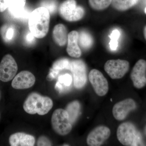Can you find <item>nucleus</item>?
Listing matches in <instances>:
<instances>
[{"mask_svg": "<svg viewBox=\"0 0 146 146\" xmlns=\"http://www.w3.org/2000/svg\"><path fill=\"white\" fill-rule=\"evenodd\" d=\"M50 22V13L44 7L34 9L29 16L30 31L35 38L42 39L47 35Z\"/></svg>", "mask_w": 146, "mask_h": 146, "instance_id": "obj_1", "label": "nucleus"}, {"mask_svg": "<svg viewBox=\"0 0 146 146\" xmlns=\"http://www.w3.org/2000/svg\"><path fill=\"white\" fill-rule=\"evenodd\" d=\"M53 105V103L50 98L43 96L36 93H32L25 101L23 108L27 113L30 115L37 113L39 115H44L49 112Z\"/></svg>", "mask_w": 146, "mask_h": 146, "instance_id": "obj_2", "label": "nucleus"}, {"mask_svg": "<svg viewBox=\"0 0 146 146\" xmlns=\"http://www.w3.org/2000/svg\"><path fill=\"white\" fill-rule=\"evenodd\" d=\"M117 134L118 140L123 145H143L141 133L131 123L125 122L120 124Z\"/></svg>", "mask_w": 146, "mask_h": 146, "instance_id": "obj_3", "label": "nucleus"}, {"mask_svg": "<svg viewBox=\"0 0 146 146\" xmlns=\"http://www.w3.org/2000/svg\"><path fill=\"white\" fill-rule=\"evenodd\" d=\"M61 18L68 22H76L81 20L85 14L83 7L77 5L76 0H65L58 9Z\"/></svg>", "mask_w": 146, "mask_h": 146, "instance_id": "obj_4", "label": "nucleus"}, {"mask_svg": "<svg viewBox=\"0 0 146 146\" xmlns=\"http://www.w3.org/2000/svg\"><path fill=\"white\" fill-rule=\"evenodd\" d=\"M51 124L55 132L60 136L68 135L72 128L68 112L62 108L56 110L53 113Z\"/></svg>", "mask_w": 146, "mask_h": 146, "instance_id": "obj_5", "label": "nucleus"}, {"mask_svg": "<svg viewBox=\"0 0 146 146\" xmlns=\"http://www.w3.org/2000/svg\"><path fill=\"white\" fill-rule=\"evenodd\" d=\"M104 70L112 79H119L123 78L127 73L129 63L127 60L117 59L109 60L105 64Z\"/></svg>", "mask_w": 146, "mask_h": 146, "instance_id": "obj_6", "label": "nucleus"}, {"mask_svg": "<svg viewBox=\"0 0 146 146\" xmlns=\"http://www.w3.org/2000/svg\"><path fill=\"white\" fill-rule=\"evenodd\" d=\"M18 70L16 60L11 55L5 56L0 63V80L8 82L16 75Z\"/></svg>", "mask_w": 146, "mask_h": 146, "instance_id": "obj_7", "label": "nucleus"}, {"mask_svg": "<svg viewBox=\"0 0 146 146\" xmlns=\"http://www.w3.org/2000/svg\"><path fill=\"white\" fill-rule=\"evenodd\" d=\"M70 71L75 87L78 89L83 87L87 81L86 67L84 62L81 60H72Z\"/></svg>", "mask_w": 146, "mask_h": 146, "instance_id": "obj_8", "label": "nucleus"}, {"mask_svg": "<svg viewBox=\"0 0 146 146\" xmlns=\"http://www.w3.org/2000/svg\"><path fill=\"white\" fill-rule=\"evenodd\" d=\"M89 79L98 96H104L107 94L109 89L108 82L101 72L96 69H93L89 73Z\"/></svg>", "mask_w": 146, "mask_h": 146, "instance_id": "obj_9", "label": "nucleus"}, {"mask_svg": "<svg viewBox=\"0 0 146 146\" xmlns=\"http://www.w3.org/2000/svg\"><path fill=\"white\" fill-rule=\"evenodd\" d=\"M26 3V0H0V12L8 9L13 17L23 18L26 14L25 9Z\"/></svg>", "mask_w": 146, "mask_h": 146, "instance_id": "obj_10", "label": "nucleus"}, {"mask_svg": "<svg viewBox=\"0 0 146 146\" xmlns=\"http://www.w3.org/2000/svg\"><path fill=\"white\" fill-rule=\"evenodd\" d=\"M110 130L109 128L101 125L95 128L88 134L86 143L90 146L101 145L110 136Z\"/></svg>", "mask_w": 146, "mask_h": 146, "instance_id": "obj_11", "label": "nucleus"}, {"mask_svg": "<svg viewBox=\"0 0 146 146\" xmlns=\"http://www.w3.org/2000/svg\"><path fill=\"white\" fill-rule=\"evenodd\" d=\"M131 78L134 87L141 89L146 84V61L140 59L136 62L131 73Z\"/></svg>", "mask_w": 146, "mask_h": 146, "instance_id": "obj_12", "label": "nucleus"}, {"mask_svg": "<svg viewBox=\"0 0 146 146\" xmlns=\"http://www.w3.org/2000/svg\"><path fill=\"white\" fill-rule=\"evenodd\" d=\"M136 104L134 100L126 99L117 103L112 109V114L116 120L122 121L125 119L129 112L136 109Z\"/></svg>", "mask_w": 146, "mask_h": 146, "instance_id": "obj_13", "label": "nucleus"}, {"mask_svg": "<svg viewBox=\"0 0 146 146\" xmlns=\"http://www.w3.org/2000/svg\"><path fill=\"white\" fill-rule=\"evenodd\" d=\"M35 82V76L32 73L28 71H23L15 76L11 86L16 89H27L33 86Z\"/></svg>", "mask_w": 146, "mask_h": 146, "instance_id": "obj_14", "label": "nucleus"}, {"mask_svg": "<svg viewBox=\"0 0 146 146\" xmlns=\"http://www.w3.org/2000/svg\"><path fill=\"white\" fill-rule=\"evenodd\" d=\"M35 141L34 136L23 132L13 133L9 138V143L11 146H33Z\"/></svg>", "mask_w": 146, "mask_h": 146, "instance_id": "obj_15", "label": "nucleus"}, {"mask_svg": "<svg viewBox=\"0 0 146 146\" xmlns=\"http://www.w3.org/2000/svg\"><path fill=\"white\" fill-rule=\"evenodd\" d=\"M79 33L76 31H73L68 34V46L67 52L72 57L79 58L81 56L82 52L78 45Z\"/></svg>", "mask_w": 146, "mask_h": 146, "instance_id": "obj_16", "label": "nucleus"}, {"mask_svg": "<svg viewBox=\"0 0 146 146\" xmlns=\"http://www.w3.org/2000/svg\"><path fill=\"white\" fill-rule=\"evenodd\" d=\"M68 31L62 24H58L53 30L52 36L55 43L60 46H63L68 42Z\"/></svg>", "mask_w": 146, "mask_h": 146, "instance_id": "obj_17", "label": "nucleus"}, {"mask_svg": "<svg viewBox=\"0 0 146 146\" xmlns=\"http://www.w3.org/2000/svg\"><path fill=\"white\" fill-rule=\"evenodd\" d=\"M72 80V77L70 74L62 75L58 77L55 88L60 93L68 90L70 87Z\"/></svg>", "mask_w": 146, "mask_h": 146, "instance_id": "obj_18", "label": "nucleus"}, {"mask_svg": "<svg viewBox=\"0 0 146 146\" xmlns=\"http://www.w3.org/2000/svg\"><path fill=\"white\" fill-rule=\"evenodd\" d=\"M65 110L68 112L70 121L72 125L78 117L80 112V103L78 101L71 102L68 105Z\"/></svg>", "mask_w": 146, "mask_h": 146, "instance_id": "obj_19", "label": "nucleus"}, {"mask_svg": "<svg viewBox=\"0 0 146 146\" xmlns=\"http://www.w3.org/2000/svg\"><path fill=\"white\" fill-rule=\"evenodd\" d=\"M140 0H112V6L116 10L125 11L137 4Z\"/></svg>", "mask_w": 146, "mask_h": 146, "instance_id": "obj_20", "label": "nucleus"}, {"mask_svg": "<svg viewBox=\"0 0 146 146\" xmlns=\"http://www.w3.org/2000/svg\"><path fill=\"white\" fill-rule=\"evenodd\" d=\"M78 42L79 44L84 49H88L93 44L92 36L88 33L82 31L79 34Z\"/></svg>", "mask_w": 146, "mask_h": 146, "instance_id": "obj_21", "label": "nucleus"}, {"mask_svg": "<svg viewBox=\"0 0 146 146\" xmlns=\"http://www.w3.org/2000/svg\"><path fill=\"white\" fill-rule=\"evenodd\" d=\"M112 2V0H89V4L91 8L98 11L107 8Z\"/></svg>", "mask_w": 146, "mask_h": 146, "instance_id": "obj_22", "label": "nucleus"}, {"mask_svg": "<svg viewBox=\"0 0 146 146\" xmlns=\"http://www.w3.org/2000/svg\"><path fill=\"white\" fill-rule=\"evenodd\" d=\"M71 61L68 58H62L56 61L52 65V68L58 71L70 70Z\"/></svg>", "mask_w": 146, "mask_h": 146, "instance_id": "obj_23", "label": "nucleus"}, {"mask_svg": "<svg viewBox=\"0 0 146 146\" xmlns=\"http://www.w3.org/2000/svg\"><path fill=\"white\" fill-rule=\"evenodd\" d=\"M120 35L119 31L117 29H115L112 31L110 35L111 41L109 44L110 49L112 50H115L118 47V40Z\"/></svg>", "mask_w": 146, "mask_h": 146, "instance_id": "obj_24", "label": "nucleus"}, {"mask_svg": "<svg viewBox=\"0 0 146 146\" xmlns=\"http://www.w3.org/2000/svg\"><path fill=\"white\" fill-rule=\"evenodd\" d=\"M3 31V36L5 40L9 41L13 39L15 34V30L13 27H6Z\"/></svg>", "mask_w": 146, "mask_h": 146, "instance_id": "obj_25", "label": "nucleus"}, {"mask_svg": "<svg viewBox=\"0 0 146 146\" xmlns=\"http://www.w3.org/2000/svg\"><path fill=\"white\" fill-rule=\"evenodd\" d=\"M36 144L37 146H52V145L49 139L44 136L39 137Z\"/></svg>", "mask_w": 146, "mask_h": 146, "instance_id": "obj_26", "label": "nucleus"}, {"mask_svg": "<svg viewBox=\"0 0 146 146\" xmlns=\"http://www.w3.org/2000/svg\"><path fill=\"white\" fill-rule=\"evenodd\" d=\"M42 7L46 8L50 13H54L56 10V6L54 3L52 2L44 3Z\"/></svg>", "mask_w": 146, "mask_h": 146, "instance_id": "obj_27", "label": "nucleus"}, {"mask_svg": "<svg viewBox=\"0 0 146 146\" xmlns=\"http://www.w3.org/2000/svg\"><path fill=\"white\" fill-rule=\"evenodd\" d=\"M60 71L56 70L52 68L50 70L49 74L47 76V80L48 81H51L54 79L56 78L58 76Z\"/></svg>", "mask_w": 146, "mask_h": 146, "instance_id": "obj_28", "label": "nucleus"}, {"mask_svg": "<svg viewBox=\"0 0 146 146\" xmlns=\"http://www.w3.org/2000/svg\"><path fill=\"white\" fill-rule=\"evenodd\" d=\"M35 37L30 32L27 34L26 36V40L29 44H32L35 41Z\"/></svg>", "mask_w": 146, "mask_h": 146, "instance_id": "obj_29", "label": "nucleus"}, {"mask_svg": "<svg viewBox=\"0 0 146 146\" xmlns=\"http://www.w3.org/2000/svg\"><path fill=\"white\" fill-rule=\"evenodd\" d=\"M143 32L144 36H145V39L146 40V26L144 28Z\"/></svg>", "mask_w": 146, "mask_h": 146, "instance_id": "obj_30", "label": "nucleus"}, {"mask_svg": "<svg viewBox=\"0 0 146 146\" xmlns=\"http://www.w3.org/2000/svg\"><path fill=\"white\" fill-rule=\"evenodd\" d=\"M145 13L146 14V7H145Z\"/></svg>", "mask_w": 146, "mask_h": 146, "instance_id": "obj_31", "label": "nucleus"}, {"mask_svg": "<svg viewBox=\"0 0 146 146\" xmlns=\"http://www.w3.org/2000/svg\"><path fill=\"white\" fill-rule=\"evenodd\" d=\"M145 133L146 134V127L145 128Z\"/></svg>", "mask_w": 146, "mask_h": 146, "instance_id": "obj_32", "label": "nucleus"}, {"mask_svg": "<svg viewBox=\"0 0 146 146\" xmlns=\"http://www.w3.org/2000/svg\"><path fill=\"white\" fill-rule=\"evenodd\" d=\"M0 97H1V96H0Z\"/></svg>", "mask_w": 146, "mask_h": 146, "instance_id": "obj_33", "label": "nucleus"}]
</instances>
